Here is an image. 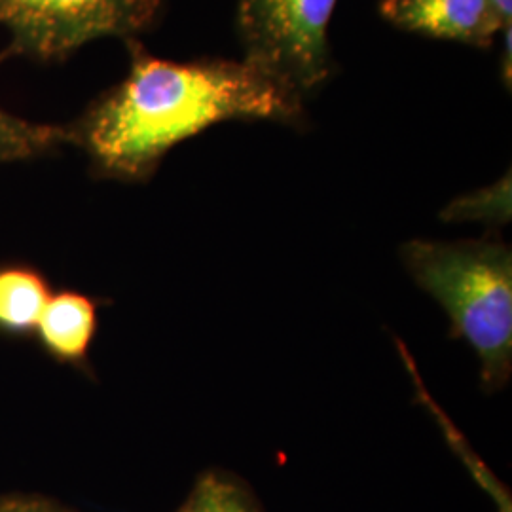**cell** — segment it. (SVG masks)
Instances as JSON below:
<instances>
[{
  "mask_svg": "<svg viewBox=\"0 0 512 512\" xmlns=\"http://www.w3.org/2000/svg\"><path fill=\"white\" fill-rule=\"evenodd\" d=\"M129 71L67 128L99 177L145 183L165 154L222 122H306L304 99L247 61H167L128 40Z\"/></svg>",
  "mask_w": 512,
  "mask_h": 512,
  "instance_id": "obj_1",
  "label": "cell"
},
{
  "mask_svg": "<svg viewBox=\"0 0 512 512\" xmlns=\"http://www.w3.org/2000/svg\"><path fill=\"white\" fill-rule=\"evenodd\" d=\"M404 266L450 319V336L465 340L480 359L486 391L512 374V253L499 239H414L401 251Z\"/></svg>",
  "mask_w": 512,
  "mask_h": 512,
  "instance_id": "obj_2",
  "label": "cell"
},
{
  "mask_svg": "<svg viewBox=\"0 0 512 512\" xmlns=\"http://www.w3.org/2000/svg\"><path fill=\"white\" fill-rule=\"evenodd\" d=\"M338 0H238L243 61L306 99L332 73L329 27Z\"/></svg>",
  "mask_w": 512,
  "mask_h": 512,
  "instance_id": "obj_3",
  "label": "cell"
},
{
  "mask_svg": "<svg viewBox=\"0 0 512 512\" xmlns=\"http://www.w3.org/2000/svg\"><path fill=\"white\" fill-rule=\"evenodd\" d=\"M162 12L164 0H0V27L10 33L4 55L59 63L97 38L133 40Z\"/></svg>",
  "mask_w": 512,
  "mask_h": 512,
  "instance_id": "obj_4",
  "label": "cell"
},
{
  "mask_svg": "<svg viewBox=\"0 0 512 512\" xmlns=\"http://www.w3.org/2000/svg\"><path fill=\"white\" fill-rule=\"evenodd\" d=\"M380 14L401 31L492 48L507 29L490 0H382Z\"/></svg>",
  "mask_w": 512,
  "mask_h": 512,
  "instance_id": "obj_5",
  "label": "cell"
},
{
  "mask_svg": "<svg viewBox=\"0 0 512 512\" xmlns=\"http://www.w3.org/2000/svg\"><path fill=\"white\" fill-rule=\"evenodd\" d=\"M37 330L42 344L59 361L80 363L86 359L97 330V308L84 294H52Z\"/></svg>",
  "mask_w": 512,
  "mask_h": 512,
  "instance_id": "obj_6",
  "label": "cell"
},
{
  "mask_svg": "<svg viewBox=\"0 0 512 512\" xmlns=\"http://www.w3.org/2000/svg\"><path fill=\"white\" fill-rule=\"evenodd\" d=\"M50 296L46 281L37 272L27 268L0 270V329L12 334L37 329Z\"/></svg>",
  "mask_w": 512,
  "mask_h": 512,
  "instance_id": "obj_7",
  "label": "cell"
},
{
  "mask_svg": "<svg viewBox=\"0 0 512 512\" xmlns=\"http://www.w3.org/2000/svg\"><path fill=\"white\" fill-rule=\"evenodd\" d=\"M6 55H0V61ZM65 126L33 124L0 109V164L35 160L67 145Z\"/></svg>",
  "mask_w": 512,
  "mask_h": 512,
  "instance_id": "obj_8",
  "label": "cell"
},
{
  "mask_svg": "<svg viewBox=\"0 0 512 512\" xmlns=\"http://www.w3.org/2000/svg\"><path fill=\"white\" fill-rule=\"evenodd\" d=\"M175 512H264L255 494L238 476L205 471Z\"/></svg>",
  "mask_w": 512,
  "mask_h": 512,
  "instance_id": "obj_9",
  "label": "cell"
},
{
  "mask_svg": "<svg viewBox=\"0 0 512 512\" xmlns=\"http://www.w3.org/2000/svg\"><path fill=\"white\" fill-rule=\"evenodd\" d=\"M446 220H484L488 224H503L511 219V177L497 181L494 186L478 190L450 203L442 213Z\"/></svg>",
  "mask_w": 512,
  "mask_h": 512,
  "instance_id": "obj_10",
  "label": "cell"
},
{
  "mask_svg": "<svg viewBox=\"0 0 512 512\" xmlns=\"http://www.w3.org/2000/svg\"><path fill=\"white\" fill-rule=\"evenodd\" d=\"M0 512H69L48 497L35 494H10L0 497Z\"/></svg>",
  "mask_w": 512,
  "mask_h": 512,
  "instance_id": "obj_11",
  "label": "cell"
},
{
  "mask_svg": "<svg viewBox=\"0 0 512 512\" xmlns=\"http://www.w3.org/2000/svg\"><path fill=\"white\" fill-rule=\"evenodd\" d=\"M503 37V52H501V76L503 82L507 84V90H511L512 78V61H511V48H512V27H507L499 33Z\"/></svg>",
  "mask_w": 512,
  "mask_h": 512,
  "instance_id": "obj_12",
  "label": "cell"
},
{
  "mask_svg": "<svg viewBox=\"0 0 512 512\" xmlns=\"http://www.w3.org/2000/svg\"><path fill=\"white\" fill-rule=\"evenodd\" d=\"M503 27H512V0H490Z\"/></svg>",
  "mask_w": 512,
  "mask_h": 512,
  "instance_id": "obj_13",
  "label": "cell"
}]
</instances>
